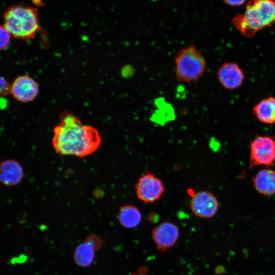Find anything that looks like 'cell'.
<instances>
[{
	"mask_svg": "<svg viewBox=\"0 0 275 275\" xmlns=\"http://www.w3.org/2000/svg\"><path fill=\"white\" fill-rule=\"evenodd\" d=\"M35 4H40L41 3V0H34Z\"/></svg>",
	"mask_w": 275,
	"mask_h": 275,
	"instance_id": "19",
	"label": "cell"
},
{
	"mask_svg": "<svg viewBox=\"0 0 275 275\" xmlns=\"http://www.w3.org/2000/svg\"><path fill=\"white\" fill-rule=\"evenodd\" d=\"M24 176L20 163L13 159H8L0 162V182L7 186L18 185Z\"/></svg>",
	"mask_w": 275,
	"mask_h": 275,
	"instance_id": "12",
	"label": "cell"
},
{
	"mask_svg": "<svg viewBox=\"0 0 275 275\" xmlns=\"http://www.w3.org/2000/svg\"><path fill=\"white\" fill-rule=\"evenodd\" d=\"M256 190L260 194L270 196L275 194V171L270 169L259 171L253 179Z\"/></svg>",
	"mask_w": 275,
	"mask_h": 275,
	"instance_id": "13",
	"label": "cell"
},
{
	"mask_svg": "<svg viewBox=\"0 0 275 275\" xmlns=\"http://www.w3.org/2000/svg\"><path fill=\"white\" fill-rule=\"evenodd\" d=\"M11 36L4 25H0V51L6 49L9 46Z\"/></svg>",
	"mask_w": 275,
	"mask_h": 275,
	"instance_id": "16",
	"label": "cell"
},
{
	"mask_svg": "<svg viewBox=\"0 0 275 275\" xmlns=\"http://www.w3.org/2000/svg\"><path fill=\"white\" fill-rule=\"evenodd\" d=\"M218 207L216 197L207 190H200L195 193L189 202V207L193 213L202 218L214 216L218 211Z\"/></svg>",
	"mask_w": 275,
	"mask_h": 275,
	"instance_id": "7",
	"label": "cell"
},
{
	"mask_svg": "<svg viewBox=\"0 0 275 275\" xmlns=\"http://www.w3.org/2000/svg\"><path fill=\"white\" fill-rule=\"evenodd\" d=\"M216 75L222 86L228 90L239 87L244 78V73L236 63L225 62L218 68Z\"/></svg>",
	"mask_w": 275,
	"mask_h": 275,
	"instance_id": "11",
	"label": "cell"
},
{
	"mask_svg": "<svg viewBox=\"0 0 275 275\" xmlns=\"http://www.w3.org/2000/svg\"><path fill=\"white\" fill-rule=\"evenodd\" d=\"M39 93L38 83L27 75L18 76L11 84L10 93L16 100L21 102L33 101Z\"/></svg>",
	"mask_w": 275,
	"mask_h": 275,
	"instance_id": "8",
	"label": "cell"
},
{
	"mask_svg": "<svg viewBox=\"0 0 275 275\" xmlns=\"http://www.w3.org/2000/svg\"><path fill=\"white\" fill-rule=\"evenodd\" d=\"M60 119L53 128L52 140L58 153L82 157L99 148L101 138L96 129L84 124L78 117L69 112H63Z\"/></svg>",
	"mask_w": 275,
	"mask_h": 275,
	"instance_id": "1",
	"label": "cell"
},
{
	"mask_svg": "<svg viewBox=\"0 0 275 275\" xmlns=\"http://www.w3.org/2000/svg\"><path fill=\"white\" fill-rule=\"evenodd\" d=\"M131 275H141V274H138V273H134Z\"/></svg>",
	"mask_w": 275,
	"mask_h": 275,
	"instance_id": "20",
	"label": "cell"
},
{
	"mask_svg": "<svg viewBox=\"0 0 275 275\" xmlns=\"http://www.w3.org/2000/svg\"><path fill=\"white\" fill-rule=\"evenodd\" d=\"M179 236L178 227L170 222H163L153 228L152 239L157 249L160 251H166L173 247Z\"/></svg>",
	"mask_w": 275,
	"mask_h": 275,
	"instance_id": "9",
	"label": "cell"
},
{
	"mask_svg": "<svg viewBox=\"0 0 275 275\" xmlns=\"http://www.w3.org/2000/svg\"><path fill=\"white\" fill-rule=\"evenodd\" d=\"M118 219L120 224L126 228L137 227L141 222L142 214L140 210L132 205L123 206L120 209Z\"/></svg>",
	"mask_w": 275,
	"mask_h": 275,
	"instance_id": "15",
	"label": "cell"
},
{
	"mask_svg": "<svg viewBox=\"0 0 275 275\" xmlns=\"http://www.w3.org/2000/svg\"><path fill=\"white\" fill-rule=\"evenodd\" d=\"M255 115L261 122L266 124L275 123V98L269 97L262 99L254 107Z\"/></svg>",
	"mask_w": 275,
	"mask_h": 275,
	"instance_id": "14",
	"label": "cell"
},
{
	"mask_svg": "<svg viewBox=\"0 0 275 275\" xmlns=\"http://www.w3.org/2000/svg\"><path fill=\"white\" fill-rule=\"evenodd\" d=\"M250 167L264 165L272 166L275 163V140L269 136L259 135L250 145Z\"/></svg>",
	"mask_w": 275,
	"mask_h": 275,
	"instance_id": "5",
	"label": "cell"
},
{
	"mask_svg": "<svg viewBox=\"0 0 275 275\" xmlns=\"http://www.w3.org/2000/svg\"><path fill=\"white\" fill-rule=\"evenodd\" d=\"M101 244L99 237L94 234H90L75 249L74 253L75 263L82 267L90 266L94 259L95 252L100 248Z\"/></svg>",
	"mask_w": 275,
	"mask_h": 275,
	"instance_id": "10",
	"label": "cell"
},
{
	"mask_svg": "<svg viewBox=\"0 0 275 275\" xmlns=\"http://www.w3.org/2000/svg\"><path fill=\"white\" fill-rule=\"evenodd\" d=\"M232 23L243 36H254L258 31L275 24V1H250L244 12L235 16Z\"/></svg>",
	"mask_w": 275,
	"mask_h": 275,
	"instance_id": "2",
	"label": "cell"
},
{
	"mask_svg": "<svg viewBox=\"0 0 275 275\" xmlns=\"http://www.w3.org/2000/svg\"><path fill=\"white\" fill-rule=\"evenodd\" d=\"M4 25L16 39L27 41L34 38L40 31L36 8L22 5L8 8L4 14Z\"/></svg>",
	"mask_w": 275,
	"mask_h": 275,
	"instance_id": "3",
	"label": "cell"
},
{
	"mask_svg": "<svg viewBox=\"0 0 275 275\" xmlns=\"http://www.w3.org/2000/svg\"><path fill=\"white\" fill-rule=\"evenodd\" d=\"M135 189L139 199L145 203H153L158 201L165 188L162 180L151 173H146L138 180Z\"/></svg>",
	"mask_w": 275,
	"mask_h": 275,
	"instance_id": "6",
	"label": "cell"
},
{
	"mask_svg": "<svg viewBox=\"0 0 275 275\" xmlns=\"http://www.w3.org/2000/svg\"><path fill=\"white\" fill-rule=\"evenodd\" d=\"M11 84L0 76V95L5 96L10 93Z\"/></svg>",
	"mask_w": 275,
	"mask_h": 275,
	"instance_id": "17",
	"label": "cell"
},
{
	"mask_svg": "<svg viewBox=\"0 0 275 275\" xmlns=\"http://www.w3.org/2000/svg\"><path fill=\"white\" fill-rule=\"evenodd\" d=\"M177 79L182 82L198 81L203 75L206 61L201 51L194 45L182 48L175 59Z\"/></svg>",
	"mask_w": 275,
	"mask_h": 275,
	"instance_id": "4",
	"label": "cell"
},
{
	"mask_svg": "<svg viewBox=\"0 0 275 275\" xmlns=\"http://www.w3.org/2000/svg\"><path fill=\"white\" fill-rule=\"evenodd\" d=\"M246 0H224L225 3L231 6H238L242 5Z\"/></svg>",
	"mask_w": 275,
	"mask_h": 275,
	"instance_id": "18",
	"label": "cell"
}]
</instances>
